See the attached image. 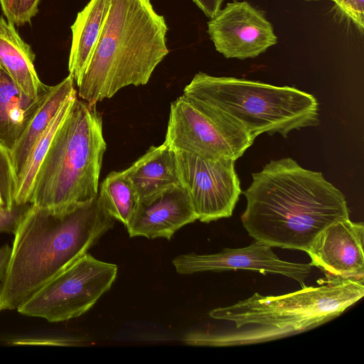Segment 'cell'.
<instances>
[{
    "label": "cell",
    "instance_id": "83f0119b",
    "mask_svg": "<svg viewBox=\"0 0 364 364\" xmlns=\"http://www.w3.org/2000/svg\"><path fill=\"white\" fill-rule=\"evenodd\" d=\"M307 1H312V0H307ZM313 1H317V0H313Z\"/></svg>",
    "mask_w": 364,
    "mask_h": 364
},
{
    "label": "cell",
    "instance_id": "8fae6325",
    "mask_svg": "<svg viewBox=\"0 0 364 364\" xmlns=\"http://www.w3.org/2000/svg\"><path fill=\"white\" fill-rule=\"evenodd\" d=\"M364 225L350 218L340 220L324 229L306 253L311 267L325 275V282L347 281L364 283Z\"/></svg>",
    "mask_w": 364,
    "mask_h": 364
},
{
    "label": "cell",
    "instance_id": "8992f818",
    "mask_svg": "<svg viewBox=\"0 0 364 364\" xmlns=\"http://www.w3.org/2000/svg\"><path fill=\"white\" fill-rule=\"evenodd\" d=\"M183 95L225 115L254 138L267 133L284 137L293 130L318 123V104L311 94L233 77L198 73Z\"/></svg>",
    "mask_w": 364,
    "mask_h": 364
},
{
    "label": "cell",
    "instance_id": "7a4b0ae2",
    "mask_svg": "<svg viewBox=\"0 0 364 364\" xmlns=\"http://www.w3.org/2000/svg\"><path fill=\"white\" fill-rule=\"evenodd\" d=\"M114 223L99 194L91 201L67 207L32 204L14 235L9 262L0 283V311L17 309L87 253Z\"/></svg>",
    "mask_w": 364,
    "mask_h": 364
},
{
    "label": "cell",
    "instance_id": "4316f807",
    "mask_svg": "<svg viewBox=\"0 0 364 364\" xmlns=\"http://www.w3.org/2000/svg\"><path fill=\"white\" fill-rule=\"evenodd\" d=\"M11 247L5 244L0 247V283L3 280L10 259Z\"/></svg>",
    "mask_w": 364,
    "mask_h": 364
},
{
    "label": "cell",
    "instance_id": "30bf717a",
    "mask_svg": "<svg viewBox=\"0 0 364 364\" xmlns=\"http://www.w3.org/2000/svg\"><path fill=\"white\" fill-rule=\"evenodd\" d=\"M208 33L227 58H255L277 42L263 13L247 1L228 3L208 21Z\"/></svg>",
    "mask_w": 364,
    "mask_h": 364
},
{
    "label": "cell",
    "instance_id": "ac0fdd59",
    "mask_svg": "<svg viewBox=\"0 0 364 364\" xmlns=\"http://www.w3.org/2000/svg\"><path fill=\"white\" fill-rule=\"evenodd\" d=\"M74 82L73 77L69 75L58 84L50 86L41 107L10 151L16 176L20 173L36 140L46 130L65 102L77 93Z\"/></svg>",
    "mask_w": 364,
    "mask_h": 364
},
{
    "label": "cell",
    "instance_id": "ba28073f",
    "mask_svg": "<svg viewBox=\"0 0 364 364\" xmlns=\"http://www.w3.org/2000/svg\"><path fill=\"white\" fill-rule=\"evenodd\" d=\"M117 276L116 264L86 253L41 287L17 311L48 322L78 317L110 289Z\"/></svg>",
    "mask_w": 364,
    "mask_h": 364
},
{
    "label": "cell",
    "instance_id": "52a82bcc",
    "mask_svg": "<svg viewBox=\"0 0 364 364\" xmlns=\"http://www.w3.org/2000/svg\"><path fill=\"white\" fill-rule=\"evenodd\" d=\"M255 138L214 108L181 95L171 104L165 141L173 150L237 160Z\"/></svg>",
    "mask_w": 364,
    "mask_h": 364
},
{
    "label": "cell",
    "instance_id": "5b68a950",
    "mask_svg": "<svg viewBox=\"0 0 364 364\" xmlns=\"http://www.w3.org/2000/svg\"><path fill=\"white\" fill-rule=\"evenodd\" d=\"M96 105L77 97L37 172L29 202L43 208L82 204L98 194L107 144Z\"/></svg>",
    "mask_w": 364,
    "mask_h": 364
},
{
    "label": "cell",
    "instance_id": "3957f363",
    "mask_svg": "<svg viewBox=\"0 0 364 364\" xmlns=\"http://www.w3.org/2000/svg\"><path fill=\"white\" fill-rule=\"evenodd\" d=\"M364 296V283L325 282L282 295L255 293L235 304L211 310L209 316L234 322L239 330L194 331L188 345L232 346L279 339L312 329L341 315Z\"/></svg>",
    "mask_w": 364,
    "mask_h": 364
},
{
    "label": "cell",
    "instance_id": "7402d4cb",
    "mask_svg": "<svg viewBox=\"0 0 364 364\" xmlns=\"http://www.w3.org/2000/svg\"><path fill=\"white\" fill-rule=\"evenodd\" d=\"M39 2L40 0H0L6 20L17 26L31 21L38 11Z\"/></svg>",
    "mask_w": 364,
    "mask_h": 364
},
{
    "label": "cell",
    "instance_id": "e0dca14e",
    "mask_svg": "<svg viewBox=\"0 0 364 364\" xmlns=\"http://www.w3.org/2000/svg\"><path fill=\"white\" fill-rule=\"evenodd\" d=\"M48 91L36 99L30 98L18 87L0 66V144L1 145L10 151L13 149L41 107Z\"/></svg>",
    "mask_w": 364,
    "mask_h": 364
},
{
    "label": "cell",
    "instance_id": "5bb4252c",
    "mask_svg": "<svg viewBox=\"0 0 364 364\" xmlns=\"http://www.w3.org/2000/svg\"><path fill=\"white\" fill-rule=\"evenodd\" d=\"M124 172L131 181L139 201L148 200L181 184L176 152L165 142L151 146Z\"/></svg>",
    "mask_w": 364,
    "mask_h": 364
},
{
    "label": "cell",
    "instance_id": "44dd1931",
    "mask_svg": "<svg viewBox=\"0 0 364 364\" xmlns=\"http://www.w3.org/2000/svg\"><path fill=\"white\" fill-rule=\"evenodd\" d=\"M17 176L10 150L0 144V208L15 203Z\"/></svg>",
    "mask_w": 364,
    "mask_h": 364
},
{
    "label": "cell",
    "instance_id": "2e32d148",
    "mask_svg": "<svg viewBox=\"0 0 364 364\" xmlns=\"http://www.w3.org/2000/svg\"><path fill=\"white\" fill-rule=\"evenodd\" d=\"M111 0H90L71 26L72 43L68 70L77 85L95 50L110 7Z\"/></svg>",
    "mask_w": 364,
    "mask_h": 364
},
{
    "label": "cell",
    "instance_id": "cb8c5ba5",
    "mask_svg": "<svg viewBox=\"0 0 364 364\" xmlns=\"http://www.w3.org/2000/svg\"><path fill=\"white\" fill-rule=\"evenodd\" d=\"M9 342L12 345L20 346H75L80 341L73 338L46 336L18 338Z\"/></svg>",
    "mask_w": 364,
    "mask_h": 364
},
{
    "label": "cell",
    "instance_id": "d4e9b609",
    "mask_svg": "<svg viewBox=\"0 0 364 364\" xmlns=\"http://www.w3.org/2000/svg\"><path fill=\"white\" fill-rule=\"evenodd\" d=\"M332 1L363 33L364 30V0Z\"/></svg>",
    "mask_w": 364,
    "mask_h": 364
},
{
    "label": "cell",
    "instance_id": "d6986e66",
    "mask_svg": "<svg viewBox=\"0 0 364 364\" xmlns=\"http://www.w3.org/2000/svg\"><path fill=\"white\" fill-rule=\"evenodd\" d=\"M77 97V93H75L65 102L31 148L25 164L17 176L15 195L16 203H30L29 199L32 188L39 167L57 130L65 119L73 101Z\"/></svg>",
    "mask_w": 364,
    "mask_h": 364
},
{
    "label": "cell",
    "instance_id": "ffe728a7",
    "mask_svg": "<svg viewBox=\"0 0 364 364\" xmlns=\"http://www.w3.org/2000/svg\"><path fill=\"white\" fill-rule=\"evenodd\" d=\"M98 194L108 213L126 226L139 203L136 193L122 171H112L101 183Z\"/></svg>",
    "mask_w": 364,
    "mask_h": 364
},
{
    "label": "cell",
    "instance_id": "6da1fadb",
    "mask_svg": "<svg viewBox=\"0 0 364 364\" xmlns=\"http://www.w3.org/2000/svg\"><path fill=\"white\" fill-rule=\"evenodd\" d=\"M243 194V227L271 247L306 252L324 229L349 218L343 193L321 172L306 169L290 157L270 161L253 173Z\"/></svg>",
    "mask_w": 364,
    "mask_h": 364
},
{
    "label": "cell",
    "instance_id": "4fadbf2b",
    "mask_svg": "<svg viewBox=\"0 0 364 364\" xmlns=\"http://www.w3.org/2000/svg\"><path fill=\"white\" fill-rule=\"evenodd\" d=\"M196 220L190 196L179 184L151 198L139 201L125 227L131 237L170 240L177 230Z\"/></svg>",
    "mask_w": 364,
    "mask_h": 364
},
{
    "label": "cell",
    "instance_id": "277c9868",
    "mask_svg": "<svg viewBox=\"0 0 364 364\" xmlns=\"http://www.w3.org/2000/svg\"><path fill=\"white\" fill-rule=\"evenodd\" d=\"M168 27L150 0H111L99 40L77 85L79 97L96 105L129 85L147 84L168 53Z\"/></svg>",
    "mask_w": 364,
    "mask_h": 364
},
{
    "label": "cell",
    "instance_id": "484cf974",
    "mask_svg": "<svg viewBox=\"0 0 364 364\" xmlns=\"http://www.w3.org/2000/svg\"><path fill=\"white\" fill-rule=\"evenodd\" d=\"M209 18H213L220 11L223 0H193Z\"/></svg>",
    "mask_w": 364,
    "mask_h": 364
},
{
    "label": "cell",
    "instance_id": "9a60e30c",
    "mask_svg": "<svg viewBox=\"0 0 364 364\" xmlns=\"http://www.w3.org/2000/svg\"><path fill=\"white\" fill-rule=\"evenodd\" d=\"M35 55L18 35L14 25L0 16V66L28 97L36 99L50 86L39 79L34 65Z\"/></svg>",
    "mask_w": 364,
    "mask_h": 364
},
{
    "label": "cell",
    "instance_id": "9c48e42d",
    "mask_svg": "<svg viewBox=\"0 0 364 364\" xmlns=\"http://www.w3.org/2000/svg\"><path fill=\"white\" fill-rule=\"evenodd\" d=\"M175 152L181 183L190 196L198 220L210 223L230 217L242 193L235 160Z\"/></svg>",
    "mask_w": 364,
    "mask_h": 364
},
{
    "label": "cell",
    "instance_id": "603a6c76",
    "mask_svg": "<svg viewBox=\"0 0 364 364\" xmlns=\"http://www.w3.org/2000/svg\"><path fill=\"white\" fill-rule=\"evenodd\" d=\"M31 205V203H15L11 207L0 208V234L7 232L14 235Z\"/></svg>",
    "mask_w": 364,
    "mask_h": 364
},
{
    "label": "cell",
    "instance_id": "7c38bea8",
    "mask_svg": "<svg viewBox=\"0 0 364 364\" xmlns=\"http://www.w3.org/2000/svg\"><path fill=\"white\" fill-rule=\"evenodd\" d=\"M172 264L181 274L237 269L252 270L262 274H281L296 280L301 287H306L305 279L312 267L309 264L282 260L271 247L257 240L245 247L225 248L215 254L181 255L173 259Z\"/></svg>",
    "mask_w": 364,
    "mask_h": 364
}]
</instances>
